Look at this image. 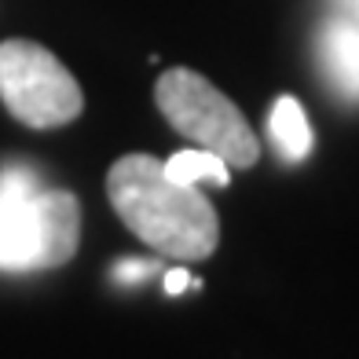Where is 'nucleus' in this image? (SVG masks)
Returning <instances> with one entry per match:
<instances>
[{"instance_id":"nucleus-5","label":"nucleus","mask_w":359,"mask_h":359,"mask_svg":"<svg viewBox=\"0 0 359 359\" xmlns=\"http://www.w3.org/2000/svg\"><path fill=\"white\" fill-rule=\"evenodd\" d=\"M323 62L341 95L359 100V26L330 22L323 34Z\"/></svg>"},{"instance_id":"nucleus-1","label":"nucleus","mask_w":359,"mask_h":359,"mask_svg":"<svg viewBox=\"0 0 359 359\" xmlns=\"http://www.w3.org/2000/svg\"><path fill=\"white\" fill-rule=\"evenodd\" d=\"M114 213L151 250L172 260H205L220 242L217 209L194 184H176L165 161L125 154L107 172Z\"/></svg>"},{"instance_id":"nucleus-9","label":"nucleus","mask_w":359,"mask_h":359,"mask_svg":"<svg viewBox=\"0 0 359 359\" xmlns=\"http://www.w3.org/2000/svg\"><path fill=\"white\" fill-rule=\"evenodd\" d=\"M187 286H198V283H194L184 268H172V271L165 275V293H172V297H176V293H184Z\"/></svg>"},{"instance_id":"nucleus-3","label":"nucleus","mask_w":359,"mask_h":359,"mask_svg":"<svg viewBox=\"0 0 359 359\" xmlns=\"http://www.w3.org/2000/svg\"><path fill=\"white\" fill-rule=\"evenodd\" d=\"M81 202L70 191L0 198V271L59 268L77 253Z\"/></svg>"},{"instance_id":"nucleus-7","label":"nucleus","mask_w":359,"mask_h":359,"mask_svg":"<svg viewBox=\"0 0 359 359\" xmlns=\"http://www.w3.org/2000/svg\"><path fill=\"white\" fill-rule=\"evenodd\" d=\"M165 172L176 180V184H198V180H209V184H217V187L231 184L227 161L213 151H180L165 161Z\"/></svg>"},{"instance_id":"nucleus-8","label":"nucleus","mask_w":359,"mask_h":359,"mask_svg":"<svg viewBox=\"0 0 359 359\" xmlns=\"http://www.w3.org/2000/svg\"><path fill=\"white\" fill-rule=\"evenodd\" d=\"M147 275H154V264L151 260H121L118 268H114V279L118 283H140Z\"/></svg>"},{"instance_id":"nucleus-4","label":"nucleus","mask_w":359,"mask_h":359,"mask_svg":"<svg viewBox=\"0 0 359 359\" xmlns=\"http://www.w3.org/2000/svg\"><path fill=\"white\" fill-rule=\"evenodd\" d=\"M0 100L29 128H62L85 107L74 74L37 41L0 44Z\"/></svg>"},{"instance_id":"nucleus-10","label":"nucleus","mask_w":359,"mask_h":359,"mask_svg":"<svg viewBox=\"0 0 359 359\" xmlns=\"http://www.w3.org/2000/svg\"><path fill=\"white\" fill-rule=\"evenodd\" d=\"M355 4H359V0H355Z\"/></svg>"},{"instance_id":"nucleus-6","label":"nucleus","mask_w":359,"mask_h":359,"mask_svg":"<svg viewBox=\"0 0 359 359\" xmlns=\"http://www.w3.org/2000/svg\"><path fill=\"white\" fill-rule=\"evenodd\" d=\"M268 128H271V140L279 143L283 158L301 161L308 151H312V125H308L304 110H301V103L293 100V95L275 100L271 118H268Z\"/></svg>"},{"instance_id":"nucleus-2","label":"nucleus","mask_w":359,"mask_h":359,"mask_svg":"<svg viewBox=\"0 0 359 359\" xmlns=\"http://www.w3.org/2000/svg\"><path fill=\"white\" fill-rule=\"evenodd\" d=\"M154 103L180 136L198 143L202 151L220 154L227 165L250 169L260 158V143L246 125L242 110L227 95L187 67L165 70L154 85Z\"/></svg>"}]
</instances>
